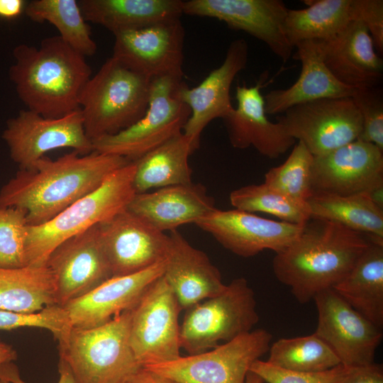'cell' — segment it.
<instances>
[{
	"mask_svg": "<svg viewBox=\"0 0 383 383\" xmlns=\"http://www.w3.org/2000/svg\"><path fill=\"white\" fill-rule=\"evenodd\" d=\"M216 207L201 184H178L135 194L127 210L165 233L196 223Z\"/></svg>",
	"mask_w": 383,
	"mask_h": 383,
	"instance_id": "cell-24",
	"label": "cell"
},
{
	"mask_svg": "<svg viewBox=\"0 0 383 383\" xmlns=\"http://www.w3.org/2000/svg\"><path fill=\"white\" fill-rule=\"evenodd\" d=\"M182 82L171 77L152 79L145 114L118 133L93 140L94 151L132 162L182 133L191 112L178 95Z\"/></svg>",
	"mask_w": 383,
	"mask_h": 383,
	"instance_id": "cell-8",
	"label": "cell"
},
{
	"mask_svg": "<svg viewBox=\"0 0 383 383\" xmlns=\"http://www.w3.org/2000/svg\"><path fill=\"white\" fill-rule=\"evenodd\" d=\"M294 48L292 57L301 64L299 77L289 87L272 90L264 96L267 114L283 113L295 105L318 99L353 96L357 89L341 83L325 65L322 41L306 40Z\"/></svg>",
	"mask_w": 383,
	"mask_h": 383,
	"instance_id": "cell-26",
	"label": "cell"
},
{
	"mask_svg": "<svg viewBox=\"0 0 383 383\" xmlns=\"http://www.w3.org/2000/svg\"><path fill=\"white\" fill-rule=\"evenodd\" d=\"M26 5L23 0H0V18H16L24 12Z\"/></svg>",
	"mask_w": 383,
	"mask_h": 383,
	"instance_id": "cell-45",
	"label": "cell"
},
{
	"mask_svg": "<svg viewBox=\"0 0 383 383\" xmlns=\"http://www.w3.org/2000/svg\"><path fill=\"white\" fill-rule=\"evenodd\" d=\"M255 294L244 277L220 294L186 309L179 329L181 349L194 355L250 332L257 323Z\"/></svg>",
	"mask_w": 383,
	"mask_h": 383,
	"instance_id": "cell-7",
	"label": "cell"
},
{
	"mask_svg": "<svg viewBox=\"0 0 383 383\" xmlns=\"http://www.w3.org/2000/svg\"><path fill=\"white\" fill-rule=\"evenodd\" d=\"M27 213L18 207L0 209V268L28 266L26 254Z\"/></svg>",
	"mask_w": 383,
	"mask_h": 383,
	"instance_id": "cell-37",
	"label": "cell"
},
{
	"mask_svg": "<svg viewBox=\"0 0 383 383\" xmlns=\"http://www.w3.org/2000/svg\"><path fill=\"white\" fill-rule=\"evenodd\" d=\"M352 0L304 1L308 7L288 9L284 31L290 45L306 40L327 41L351 21Z\"/></svg>",
	"mask_w": 383,
	"mask_h": 383,
	"instance_id": "cell-32",
	"label": "cell"
},
{
	"mask_svg": "<svg viewBox=\"0 0 383 383\" xmlns=\"http://www.w3.org/2000/svg\"><path fill=\"white\" fill-rule=\"evenodd\" d=\"M179 302L163 274L131 309L129 341L141 367L170 362L180 355Z\"/></svg>",
	"mask_w": 383,
	"mask_h": 383,
	"instance_id": "cell-10",
	"label": "cell"
},
{
	"mask_svg": "<svg viewBox=\"0 0 383 383\" xmlns=\"http://www.w3.org/2000/svg\"><path fill=\"white\" fill-rule=\"evenodd\" d=\"M195 150L191 140L181 133L133 161L135 194L192 182L189 157Z\"/></svg>",
	"mask_w": 383,
	"mask_h": 383,
	"instance_id": "cell-28",
	"label": "cell"
},
{
	"mask_svg": "<svg viewBox=\"0 0 383 383\" xmlns=\"http://www.w3.org/2000/svg\"><path fill=\"white\" fill-rule=\"evenodd\" d=\"M99 226L113 277L134 274L165 260L170 235L127 209Z\"/></svg>",
	"mask_w": 383,
	"mask_h": 383,
	"instance_id": "cell-18",
	"label": "cell"
},
{
	"mask_svg": "<svg viewBox=\"0 0 383 383\" xmlns=\"http://www.w3.org/2000/svg\"><path fill=\"white\" fill-rule=\"evenodd\" d=\"M86 21L100 25L113 34L179 19L182 0H80Z\"/></svg>",
	"mask_w": 383,
	"mask_h": 383,
	"instance_id": "cell-27",
	"label": "cell"
},
{
	"mask_svg": "<svg viewBox=\"0 0 383 383\" xmlns=\"http://www.w3.org/2000/svg\"><path fill=\"white\" fill-rule=\"evenodd\" d=\"M288 9L280 0L182 1L183 13L216 18L243 30L265 43L284 62L294 49L284 31Z\"/></svg>",
	"mask_w": 383,
	"mask_h": 383,
	"instance_id": "cell-15",
	"label": "cell"
},
{
	"mask_svg": "<svg viewBox=\"0 0 383 383\" xmlns=\"http://www.w3.org/2000/svg\"><path fill=\"white\" fill-rule=\"evenodd\" d=\"M248 45L244 39L232 41L223 63L213 70L196 87L182 82L178 95L190 109L182 133L195 150L199 146L202 131L213 119L226 117L233 109L230 91L235 76L247 65Z\"/></svg>",
	"mask_w": 383,
	"mask_h": 383,
	"instance_id": "cell-20",
	"label": "cell"
},
{
	"mask_svg": "<svg viewBox=\"0 0 383 383\" xmlns=\"http://www.w3.org/2000/svg\"><path fill=\"white\" fill-rule=\"evenodd\" d=\"M0 383H12L8 380H6V379H0Z\"/></svg>",
	"mask_w": 383,
	"mask_h": 383,
	"instance_id": "cell-48",
	"label": "cell"
},
{
	"mask_svg": "<svg viewBox=\"0 0 383 383\" xmlns=\"http://www.w3.org/2000/svg\"><path fill=\"white\" fill-rule=\"evenodd\" d=\"M112 57L150 79H182L185 31L179 19L113 34Z\"/></svg>",
	"mask_w": 383,
	"mask_h": 383,
	"instance_id": "cell-14",
	"label": "cell"
},
{
	"mask_svg": "<svg viewBox=\"0 0 383 383\" xmlns=\"http://www.w3.org/2000/svg\"><path fill=\"white\" fill-rule=\"evenodd\" d=\"M9 75L27 109L46 118L62 117L79 109L81 92L91 77L85 57L59 35L38 47L20 44Z\"/></svg>",
	"mask_w": 383,
	"mask_h": 383,
	"instance_id": "cell-3",
	"label": "cell"
},
{
	"mask_svg": "<svg viewBox=\"0 0 383 383\" xmlns=\"http://www.w3.org/2000/svg\"><path fill=\"white\" fill-rule=\"evenodd\" d=\"M322 48L325 65L341 83L355 89L379 85L383 61L360 21H351L336 36L322 41Z\"/></svg>",
	"mask_w": 383,
	"mask_h": 383,
	"instance_id": "cell-25",
	"label": "cell"
},
{
	"mask_svg": "<svg viewBox=\"0 0 383 383\" xmlns=\"http://www.w3.org/2000/svg\"><path fill=\"white\" fill-rule=\"evenodd\" d=\"M245 383H264V381L258 375L250 371L247 374Z\"/></svg>",
	"mask_w": 383,
	"mask_h": 383,
	"instance_id": "cell-47",
	"label": "cell"
},
{
	"mask_svg": "<svg viewBox=\"0 0 383 383\" xmlns=\"http://www.w3.org/2000/svg\"><path fill=\"white\" fill-rule=\"evenodd\" d=\"M315 333L333 351L340 364L347 367L374 362L382 340V328L355 310L333 289L317 294Z\"/></svg>",
	"mask_w": 383,
	"mask_h": 383,
	"instance_id": "cell-13",
	"label": "cell"
},
{
	"mask_svg": "<svg viewBox=\"0 0 383 383\" xmlns=\"http://www.w3.org/2000/svg\"><path fill=\"white\" fill-rule=\"evenodd\" d=\"M57 304L56 287L47 265L0 268V309L35 313Z\"/></svg>",
	"mask_w": 383,
	"mask_h": 383,
	"instance_id": "cell-31",
	"label": "cell"
},
{
	"mask_svg": "<svg viewBox=\"0 0 383 383\" xmlns=\"http://www.w3.org/2000/svg\"><path fill=\"white\" fill-rule=\"evenodd\" d=\"M272 339L265 329L252 330L206 351L143 368L179 383H245L253 362L269 351Z\"/></svg>",
	"mask_w": 383,
	"mask_h": 383,
	"instance_id": "cell-9",
	"label": "cell"
},
{
	"mask_svg": "<svg viewBox=\"0 0 383 383\" xmlns=\"http://www.w3.org/2000/svg\"><path fill=\"white\" fill-rule=\"evenodd\" d=\"M352 99L358 109L362 129L358 140L383 151V97L379 86L357 89Z\"/></svg>",
	"mask_w": 383,
	"mask_h": 383,
	"instance_id": "cell-39",
	"label": "cell"
},
{
	"mask_svg": "<svg viewBox=\"0 0 383 383\" xmlns=\"http://www.w3.org/2000/svg\"><path fill=\"white\" fill-rule=\"evenodd\" d=\"M24 12L31 21H47L53 25L59 36L84 57L96 53V44L82 14L78 1L33 0L26 3Z\"/></svg>",
	"mask_w": 383,
	"mask_h": 383,
	"instance_id": "cell-33",
	"label": "cell"
},
{
	"mask_svg": "<svg viewBox=\"0 0 383 383\" xmlns=\"http://www.w3.org/2000/svg\"><path fill=\"white\" fill-rule=\"evenodd\" d=\"M267 362L282 369L318 372L340 364L331 348L315 333L294 338H282L270 345Z\"/></svg>",
	"mask_w": 383,
	"mask_h": 383,
	"instance_id": "cell-34",
	"label": "cell"
},
{
	"mask_svg": "<svg viewBox=\"0 0 383 383\" xmlns=\"http://www.w3.org/2000/svg\"><path fill=\"white\" fill-rule=\"evenodd\" d=\"M306 203L311 218L338 223L383 244V209L367 192L345 196L313 193Z\"/></svg>",
	"mask_w": 383,
	"mask_h": 383,
	"instance_id": "cell-30",
	"label": "cell"
},
{
	"mask_svg": "<svg viewBox=\"0 0 383 383\" xmlns=\"http://www.w3.org/2000/svg\"><path fill=\"white\" fill-rule=\"evenodd\" d=\"M337 383H383V367L375 362L352 367Z\"/></svg>",
	"mask_w": 383,
	"mask_h": 383,
	"instance_id": "cell-42",
	"label": "cell"
},
{
	"mask_svg": "<svg viewBox=\"0 0 383 383\" xmlns=\"http://www.w3.org/2000/svg\"><path fill=\"white\" fill-rule=\"evenodd\" d=\"M60 377L57 383H77L67 364L60 359L58 365ZM6 379L12 383H27L20 377L17 367L12 362L5 365L0 372V379Z\"/></svg>",
	"mask_w": 383,
	"mask_h": 383,
	"instance_id": "cell-43",
	"label": "cell"
},
{
	"mask_svg": "<svg viewBox=\"0 0 383 383\" xmlns=\"http://www.w3.org/2000/svg\"><path fill=\"white\" fill-rule=\"evenodd\" d=\"M351 21H358L367 28L375 48L383 52V1L352 0Z\"/></svg>",
	"mask_w": 383,
	"mask_h": 383,
	"instance_id": "cell-41",
	"label": "cell"
},
{
	"mask_svg": "<svg viewBox=\"0 0 383 383\" xmlns=\"http://www.w3.org/2000/svg\"><path fill=\"white\" fill-rule=\"evenodd\" d=\"M370 243V239L361 233L311 218L299 236L275 253L273 272L298 302L306 304L343 280Z\"/></svg>",
	"mask_w": 383,
	"mask_h": 383,
	"instance_id": "cell-2",
	"label": "cell"
},
{
	"mask_svg": "<svg viewBox=\"0 0 383 383\" xmlns=\"http://www.w3.org/2000/svg\"><path fill=\"white\" fill-rule=\"evenodd\" d=\"M355 310L383 327V244L371 242L348 275L333 288Z\"/></svg>",
	"mask_w": 383,
	"mask_h": 383,
	"instance_id": "cell-29",
	"label": "cell"
},
{
	"mask_svg": "<svg viewBox=\"0 0 383 383\" xmlns=\"http://www.w3.org/2000/svg\"><path fill=\"white\" fill-rule=\"evenodd\" d=\"M151 79L112 56L84 87L79 106L87 137L113 135L138 121L145 113Z\"/></svg>",
	"mask_w": 383,
	"mask_h": 383,
	"instance_id": "cell-5",
	"label": "cell"
},
{
	"mask_svg": "<svg viewBox=\"0 0 383 383\" xmlns=\"http://www.w3.org/2000/svg\"><path fill=\"white\" fill-rule=\"evenodd\" d=\"M267 72L263 73L257 84L245 83L235 89L237 106L223 118L231 145L238 149L253 147L263 156L275 159L295 144V140L278 121L267 116L261 89L268 84Z\"/></svg>",
	"mask_w": 383,
	"mask_h": 383,
	"instance_id": "cell-21",
	"label": "cell"
},
{
	"mask_svg": "<svg viewBox=\"0 0 383 383\" xmlns=\"http://www.w3.org/2000/svg\"><path fill=\"white\" fill-rule=\"evenodd\" d=\"M17 358V353L13 347L0 340V372L6 364Z\"/></svg>",
	"mask_w": 383,
	"mask_h": 383,
	"instance_id": "cell-46",
	"label": "cell"
},
{
	"mask_svg": "<svg viewBox=\"0 0 383 383\" xmlns=\"http://www.w3.org/2000/svg\"><path fill=\"white\" fill-rule=\"evenodd\" d=\"M135 164L112 172L94 192L79 199L50 221L27 226L28 266L46 265L50 253L68 238L107 221L126 209L135 194L133 186Z\"/></svg>",
	"mask_w": 383,
	"mask_h": 383,
	"instance_id": "cell-4",
	"label": "cell"
},
{
	"mask_svg": "<svg viewBox=\"0 0 383 383\" xmlns=\"http://www.w3.org/2000/svg\"><path fill=\"white\" fill-rule=\"evenodd\" d=\"M130 162L96 151L82 155L72 150L56 160L44 156L19 170L1 187L0 209H23L28 226L43 224L94 192L112 172Z\"/></svg>",
	"mask_w": 383,
	"mask_h": 383,
	"instance_id": "cell-1",
	"label": "cell"
},
{
	"mask_svg": "<svg viewBox=\"0 0 383 383\" xmlns=\"http://www.w3.org/2000/svg\"><path fill=\"white\" fill-rule=\"evenodd\" d=\"M313 155L298 141L282 164L265 173L264 183L292 199L306 203L313 194Z\"/></svg>",
	"mask_w": 383,
	"mask_h": 383,
	"instance_id": "cell-36",
	"label": "cell"
},
{
	"mask_svg": "<svg viewBox=\"0 0 383 383\" xmlns=\"http://www.w3.org/2000/svg\"><path fill=\"white\" fill-rule=\"evenodd\" d=\"M164 270L165 260L134 274L112 277L85 295L69 301L63 308L72 327H96L133 309Z\"/></svg>",
	"mask_w": 383,
	"mask_h": 383,
	"instance_id": "cell-22",
	"label": "cell"
},
{
	"mask_svg": "<svg viewBox=\"0 0 383 383\" xmlns=\"http://www.w3.org/2000/svg\"><path fill=\"white\" fill-rule=\"evenodd\" d=\"M169 235L163 277L182 310L221 293L226 284L207 255L193 247L178 231Z\"/></svg>",
	"mask_w": 383,
	"mask_h": 383,
	"instance_id": "cell-23",
	"label": "cell"
},
{
	"mask_svg": "<svg viewBox=\"0 0 383 383\" xmlns=\"http://www.w3.org/2000/svg\"><path fill=\"white\" fill-rule=\"evenodd\" d=\"M2 138L10 157L26 169L53 150L70 148L82 155L94 151L86 135L80 109L60 118H46L28 109L9 119Z\"/></svg>",
	"mask_w": 383,
	"mask_h": 383,
	"instance_id": "cell-11",
	"label": "cell"
},
{
	"mask_svg": "<svg viewBox=\"0 0 383 383\" xmlns=\"http://www.w3.org/2000/svg\"><path fill=\"white\" fill-rule=\"evenodd\" d=\"M383 184V151L355 140L313 156V193L351 195L369 192Z\"/></svg>",
	"mask_w": 383,
	"mask_h": 383,
	"instance_id": "cell-19",
	"label": "cell"
},
{
	"mask_svg": "<svg viewBox=\"0 0 383 383\" xmlns=\"http://www.w3.org/2000/svg\"><path fill=\"white\" fill-rule=\"evenodd\" d=\"M46 265L54 277L57 304L63 306L112 277L99 224L60 244Z\"/></svg>",
	"mask_w": 383,
	"mask_h": 383,
	"instance_id": "cell-17",
	"label": "cell"
},
{
	"mask_svg": "<svg viewBox=\"0 0 383 383\" xmlns=\"http://www.w3.org/2000/svg\"><path fill=\"white\" fill-rule=\"evenodd\" d=\"M229 199L235 209L268 213L287 223L304 225L311 218L307 203L292 199L264 182L238 188L231 192Z\"/></svg>",
	"mask_w": 383,
	"mask_h": 383,
	"instance_id": "cell-35",
	"label": "cell"
},
{
	"mask_svg": "<svg viewBox=\"0 0 383 383\" xmlns=\"http://www.w3.org/2000/svg\"><path fill=\"white\" fill-rule=\"evenodd\" d=\"M351 367L340 364L323 372H301L282 369L260 359L253 362L250 371L267 383H337Z\"/></svg>",
	"mask_w": 383,
	"mask_h": 383,
	"instance_id": "cell-40",
	"label": "cell"
},
{
	"mask_svg": "<svg viewBox=\"0 0 383 383\" xmlns=\"http://www.w3.org/2000/svg\"><path fill=\"white\" fill-rule=\"evenodd\" d=\"M27 327L50 331L59 343L66 340L72 328L66 311L58 304L29 313L0 309V330L11 331Z\"/></svg>",
	"mask_w": 383,
	"mask_h": 383,
	"instance_id": "cell-38",
	"label": "cell"
},
{
	"mask_svg": "<svg viewBox=\"0 0 383 383\" xmlns=\"http://www.w3.org/2000/svg\"><path fill=\"white\" fill-rule=\"evenodd\" d=\"M131 310L94 328H72L59 343L60 359L77 383H126L142 368L129 341Z\"/></svg>",
	"mask_w": 383,
	"mask_h": 383,
	"instance_id": "cell-6",
	"label": "cell"
},
{
	"mask_svg": "<svg viewBox=\"0 0 383 383\" xmlns=\"http://www.w3.org/2000/svg\"><path fill=\"white\" fill-rule=\"evenodd\" d=\"M195 225L211 234L224 248L250 257L270 250L277 253L300 234L304 225L277 221L239 210L216 208Z\"/></svg>",
	"mask_w": 383,
	"mask_h": 383,
	"instance_id": "cell-16",
	"label": "cell"
},
{
	"mask_svg": "<svg viewBox=\"0 0 383 383\" xmlns=\"http://www.w3.org/2000/svg\"><path fill=\"white\" fill-rule=\"evenodd\" d=\"M277 121L313 156L357 140L362 120L352 97L326 98L288 109Z\"/></svg>",
	"mask_w": 383,
	"mask_h": 383,
	"instance_id": "cell-12",
	"label": "cell"
},
{
	"mask_svg": "<svg viewBox=\"0 0 383 383\" xmlns=\"http://www.w3.org/2000/svg\"><path fill=\"white\" fill-rule=\"evenodd\" d=\"M126 383H179L143 367L133 374Z\"/></svg>",
	"mask_w": 383,
	"mask_h": 383,
	"instance_id": "cell-44",
	"label": "cell"
}]
</instances>
